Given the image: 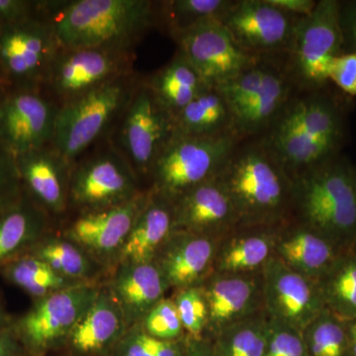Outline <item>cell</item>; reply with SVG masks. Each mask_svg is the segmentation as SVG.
<instances>
[{"label": "cell", "instance_id": "28", "mask_svg": "<svg viewBox=\"0 0 356 356\" xmlns=\"http://www.w3.org/2000/svg\"><path fill=\"white\" fill-rule=\"evenodd\" d=\"M291 81L280 70L271 69L261 88L247 102L231 109L238 135H254L271 127L291 99Z\"/></svg>", "mask_w": 356, "mask_h": 356}, {"label": "cell", "instance_id": "26", "mask_svg": "<svg viewBox=\"0 0 356 356\" xmlns=\"http://www.w3.org/2000/svg\"><path fill=\"white\" fill-rule=\"evenodd\" d=\"M49 217L25 191L0 206V268L29 252L49 233Z\"/></svg>", "mask_w": 356, "mask_h": 356}, {"label": "cell", "instance_id": "49", "mask_svg": "<svg viewBox=\"0 0 356 356\" xmlns=\"http://www.w3.org/2000/svg\"><path fill=\"white\" fill-rule=\"evenodd\" d=\"M14 318H15L11 314H9L3 301L0 298V332L10 329L13 327Z\"/></svg>", "mask_w": 356, "mask_h": 356}, {"label": "cell", "instance_id": "22", "mask_svg": "<svg viewBox=\"0 0 356 356\" xmlns=\"http://www.w3.org/2000/svg\"><path fill=\"white\" fill-rule=\"evenodd\" d=\"M343 252L329 238L298 220L278 227L274 257L312 280L317 281Z\"/></svg>", "mask_w": 356, "mask_h": 356}, {"label": "cell", "instance_id": "12", "mask_svg": "<svg viewBox=\"0 0 356 356\" xmlns=\"http://www.w3.org/2000/svg\"><path fill=\"white\" fill-rule=\"evenodd\" d=\"M170 35L177 44L178 53L208 88L224 86L261 60L243 50L219 19L206 20Z\"/></svg>", "mask_w": 356, "mask_h": 356}, {"label": "cell", "instance_id": "27", "mask_svg": "<svg viewBox=\"0 0 356 356\" xmlns=\"http://www.w3.org/2000/svg\"><path fill=\"white\" fill-rule=\"evenodd\" d=\"M278 227L238 226L222 236L215 273H261L274 257Z\"/></svg>", "mask_w": 356, "mask_h": 356}, {"label": "cell", "instance_id": "9", "mask_svg": "<svg viewBox=\"0 0 356 356\" xmlns=\"http://www.w3.org/2000/svg\"><path fill=\"white\" fill-rule=\"evenodd\" d=\"M99 286L81 284L36 300L13 330L26 355L47 356L65 348L70 334L95 301Z\"/></svg>", "mask_w": 356, "mask_h": 356}, {"label": "cell", "instance_id": "52", "mask_svg": "<svg viewBox=\"0 0 356 356\" xmlns=\"http://www.w3.org/2000/svg\"><path fill=\"white\" fill-rule=\"evenodd\" d=\"M22 356H29V355H26V353H25V355H22Z\"/></svg>", "mask_w": 356, "mask_h": 356}, {"label": "cell", "instance_id": "25", "mask_svg": "<svg viewBox=\"0 0 356 356\" xmlns=\"http://www.w3.org/2000/svg\"><path fill=\"white\" fill-rule=\"evenodd\" d=\"M173 232V204L149 191V200L136 220L114 266L153 262Z\"/></svg>", "mask_w": 356, "mask_h": 356}, {"label": "cell", "instance_id": "40", "mask_svg": "<svg viewBox=\"0 0 356 356\" xmlns=\"http://www.w3.org/2000/svg\"><path fill=\"white\" fill-rule=\"evenodd\" d=\"M264 356H307L302 332L268 318Z\"/></svg>", "mask_w": 356, "mask_h": 356}, {"label": "cell", "instance_id": "47", "mask_svg": "<svg viewBox=\"0 0 356 356\" xmlns=\"http://www.w3.org/2000/svg\"><path fill=\"white\" fill-rule=\"evenodd\" d=\"M185 356H214L213 355L212 341L210 339L189 341L188 348H187Z\"/></svg>", "mask_w": 356, "mask_h": 356}, {"label": "cell", "instance_id": "15", "mask_svg": "<svg viewBox=\"0 0 356 356\" xmlns=\"http://www.w3.org/2000/svg\"><path fill=\"white\" fill-rule=\"evenodd\" d=\"M299 18L266 0H238L232 2L219 20L243 50L261 58L288 51Z\"/></svg>", "mask_w": 356, "mask_h": 356}, {"label": "cell", "instance_id": "8", "mask_svg": "<svg viewBox=\"0 0 356 356\" xmlns=\"http://www.w3.org/2000/svg\"><path fill=\"white\" fill-rule=\"evenodd\" d=\"M339 11V0H320L313 13L295 25L287 51L290 70L311 92L325 88L334 60L346 53Z\"/></svg>", "mask_w": 356, "mask_h": 356}, {"label": "cell", "instance_id": "39", "mask_svg": "<svg viewBox=\"0 0 356 356\" xmlns=\"http://www.w3.org/2000/svg\"><path fill=\"white\" fill-rule=\"evenodd\" d=\"M140 325L149 336L163 341H178L186 337L173 299L161 300Z\"/></svg>", "mask_w": 356, "mask_h": 356}, {"label": "cell", "instance_id": "1", "mask_svg": "<svg viewBox=\"0 0 356 356\" xmlns=\"http://www.w3.org/2000/svg\"><path fill=\"white\" fill-rule=\"evenodd\" d=\"M324 89L290 99L264 140L292 180L341 154L346 113L341 103Z\"/></svg>", "mask_w": 356, "mask_h": 356}, {"label": "cell", "instance_id": "19", "mask_svg": "<svg viewBox=\"0 0 356 356\" xmlns=\"http://www.w3.org/2000/svg\"><path fill=\"white\" fill-rule=\"evenodd\" d=\"M222 238L208 234L173 232L154 261L170 289L202 286L215 273Z\"/></svg>", "mask_w": 356, "mask_h": 356}, {"label": "cell", "instance_id": "3", "mask_svg": "<svg viewBox=\"0 0 356 356\" xmlns=\"http://www.w3.org/2000/svg\"><path fill=\"white\" fill-rule=\"evenodd\" d=\"M149 0L56 1L51 20L60 48L134 51L156 20Z\"/></svg>", "mask_w": 356, "mask_h": 356}, {"label": "cell", "instance_id": "21", "mask_svg": "<svg viewBox=\"0 0 356 356\" xmlns=\"http://www.w3.org/2000/svg\"><path fill=\"white\" fill-rule=\"evenodd\" d=\"M23 189L49 216L60 215L70 207L72 166L47 146L16 156Z\"/></svg>", "mask_w": 356, "mask_h": 356}, {"label": "cell", "instance_id": "17", "mask_svg": "<svg viewBox=\"0 0 356 356\" xmlns=\"http://www.w3.org/2000/svg\"><path fill=\"white\" fill-rule=\"evenodd\" d=\"M149 197V189L121 205L79 214L63 236L83 248L103 266H115Z\"/></svg>", "mask_w": 356, "mask_h": 356}, {"label": "cell", "instance_id": "33", "mask_svg": "<svg viewBox=\"0 0 356 356\" xmlns=\"http://www.w3.org/2000/svg\"><path fill=\"white\" fill-rule=\"evenodd\" d=\"M317 282L325 308L343 320L356 318V248L339 255Z\"/></svg>", "mask_w": 356, "mask_h": 356}, {"label": "cell", "instance_id": "45", "mask_svg": "<svg viewBox=\"0 0 356 356\" xmlns=\"http://www.w3.org/2000/svg\"><path fill=\"white\" fill-rule=\"evenodd\" d=\"M266 1L283 13L296 16V17H305L310 15L318 3L315 0H266Z\"/></svg>", "mask_w": 356, "mask_h": 356}, {"label": "cell", "instance_id": "36", "mask_svg": "<svg viewBox=\"0 0 356 356\" xmlns=\"http://www.w3.org/2000/svg\"><path fill=\"white\" fill-rule=\"evenodd\" d=\"M232 0H170L161 2V14L170 34L182 32L206 20L220 19Z\"/></svg>", "mask_w": 356, "mask_h": 356}, {"label": "cell", "instance_id": "11", "mask_svg": "<svg viewBox=\"0 0 356 356\" xmlns=\"http://www.w3.org/2000/svg\"><path fill=\"white\" fill-rule=\"evenodd\" d=\"M134 51L60 48L44 90L50 91L60 107L110 81L134 74Z\"/></svg>", "mask_w": 356, "mask_h": 356}, {"label": "cell", "instance_id": "32", "mask_svg": "<svg viewBox=\"0 0 356 356\" xmlns=\"http://www.w3.org/2000/svg\"><path fill=\"white\" fill-rule=\"evenodd\" d=\"M0 275L7 282L20 288L34 301L83 284L60 275L48 264L29 252L4 264L0 268Z\"/></svg>", "mask_w": 356, "mask_h": 356}, {"label": "cell", "instance_id": "44", "mask_svg": "<svg viewBox=\"0 0 356 356\" xmlns=\"http://www.w3.org/2000/svg\"><path fill=\"white\" fill-rule=\"evenodd\" d=\"M339 21L346 53H356V0L341 1Z\"/></svg>", "mask_w": 356, "mask_h": 356}, {"label": "cell", "instance_id": "23", "mask_svg": "<svg viewBox=\"0 0 356 356\" xmlns=\"http://www.w3.org/2000/svg\"><path fill=\"white\" fill-rule=\"evenodd\" d=\"M127 331L120 307L108 288L102 287L92 305L70 334L65 348L72 356H112Z\"/></svg>", "mask_w": 356, "mask_h": 356}, {"label": "cell", "instance_id": "31", "mask_svg": "<svg viewBox=\"0 0 356 356\" xmlns=\"http://www.w3.org/2000/svg\"><path fill=\"white\" fill-rule=\"evenodd\" d=\"M27 252L39 257L60 275L83 284H93L104 267L64 236L48 233Z\"/></svg>", "mask_w": 356, "mask_h": 356}, {"label": "cell", "instance_id": "24", "mask_svg": "<svg viewBox=\"0 0 356 356\" xmlns=\"http://www.w3.org/2000/svg\"><path fill=\"white\" fill-rule=\"evenodd\" d=\"M106 287L123 312L128 329L140 324L170 290L154 261L119 264Z\"/></svg>", "mask_w": 356, "mask_h": 356}, {"label": "cell", "instance_id": "34", "mask_svg": "<svg viewBox=\"0 0 356 356\" xmlns=\"http://www.w3.org/2000/svg\"><path fill=\"white\" fill-rule=\"evenodd\" d=\"M266 311L226 327L212 339L214 356H264L267 334Z\"/></svg>", "mask_w": 356, "mask_h": 356}, {"label": "cell", "instance_id": "2", "mask_svg": "<svg viewBox=\"0 0 356 356\" xmlns=\"http://www.w3.org/2000/svg\"><path fill=\"white\" fill-rule=\"evenodd\" d=\"M238 226L280 227L293 219V180L266 143L236 146L218 175Z\"/></svg>", "mask_w": 356, "mask_h": 356}, {"label": "cell", "instance_id": "16", "mask_svg": "<svg viewBox=\"0 0 356 356\" xmlns=\"http://www.w3.org/2000/svg\"><path fill=\"white\" fill-rule=\"evenodd\" d=\"M267 317L302 332L325 306L318 282L273 257L262 269Z\"/></svg>", "mask_w": 356, "mask_h": 356}, {"label": "cell", "instance_id": "18", "mask_svg": "<svg viewBox=\"0 0 356 356\" xmlns=\"http://www.w3.org/2000/svg\"><path fill=\"white\" fill-rule=\"evenodd\" d=\"M207 300V339L222 330L264 311L262 271L252 273H214L202 285Z\"/></svg>", "mask_w": 356, "mask_h": 356}, {"label": "cell", "instance_id": "5", "mask_svg": "<svg viewBox=\"0 0 356 356\" xmlns=\"http://www.w3.org/2000/svg\"><path fill=\"white\" fill-rule=\"evenodd\" d=\"M236 132L207 137L173 134L149 173V191L175 202L185 192L215 179L238 146Z\"/></svg>", "mask_w": 356, "mask_h": 356}, {"label": "cell", "instance_id": "42", "mask_svg": "<svg viewBox=\"0 0 356 356\" xmlns=\"http://www.w3.org/2000/svg\"><path fill=\"white\" fill-rule=\"evenodd\" d=\"M51 1L34 0H0V26L14 24L20 21L47 13Z\"/></svg>", "mask_w": 356, "mask_h": 356}, {"label": "cell", "instance_id": "6", "mask_svg": "<svg viewBox=\"0 0 356 356\" xmlns=\"http://www.w3.org/2000/svg\"><path fill=\"white\" fill-rule=\"evenodd\" d=\"M138 84L134 74H128L58 107L51 147L72 168L120 120Z\"/></svg>", "mask_w": 356, "mask_h": 356}, {"label": "cell", "instance_id": "4", "mask_svg": "<svg viewBox=\"0 0 356 356\" xmlns=\"http://www.w3.org/2000/svg\"><path fill=\"white\" fill-rule=\"evenodd\" d=\"M293 219L329 238L339 250L356 248L355 165L339 154L293 178Z\"/></svg>", "mask_w": 356, "mask_h": 356}, {"label": "cell", "instance_id": "10", "mask_svg": "<svg viewBox=\"0 0 356 356\" xmlns=\"http://www.w3.org/2000/svg\"><path fill=\"white\" fill-rule=\"evenodd\" d=\"M140 192L139 177L114 147L77 161L70 170L69 203L79 214L121 205Z\"/></svg>", "mask_w": 356, "mask_h": 356}, {"label": "cell", "instance_id": "51", "mask_svg": "<svg viewBox=\"0 0 356 356\" xmlns=\"http://www.w3.org/2000/svg\"><path fill=\"white\" fill-rule=\"evenodd\" d=\"M355 175H356V165H355Z\"/></svg>", "mask_w": 356, "mask_h": 356}, {"label": "cell", "instance_id": "38", "mask_svg": "<svg viewBox=\"0 0 356 356\" xmlns=\"http://www.w3.org/2000/svg\"><path fill=\"white\" fill-rule=\"evenodd\" d=\"M172 299L187 339L189 341L208 339L209 312L202 286L177 290Z\"/></svg>", "mask_w": 356, "mask_h": 356}, {"label": "cell", "instance_id": "48", "mask_svg": "<svg viewBox=\"0 0 356 356\" xmlns=\"http://www.w3.org/2000/svg\"><path fill=\"white\" fill-rule=\"evenodd\" d=\"M346 336H348V356H356V318L346 320Z\"/></svg>", "mask_w": 356, "mask_h": 356}, {"label": "cell", "instance_id": "50", "mask_svg": "<svg viewBox=\"0 0 356 356\" xmlns=\"http://www.w3.org/2000/svg\"><path fill=\"white\" fill-rule=\"evenodd\" d=\"M10 90L11 88H9L8 84H7L6 81L0 76V104H1L2 102L6 99L7 95H8L9 91Z\"/></svg>", "mask_w": 356, "mask_h": 356}, {"label": "cell", "instance_id": "14", "mask_svg": "<svg viewBox=\"0 0 356 356\" xmlns=\"http://www.w3.org/2000/svg\"><path fill=\"white\" fill-rule=\"evenodd\" d=\"M58 110L43 90L11 89L0 104V143L15 156L51 146Z\"/></svg>", "mask_w": 356, "mask_h": 356}, {"label": "cell", "instance_id": "41", "mask_svg": "<svg viewBox=\"0 0 356 356\" xmlns=\"http://www.w3.org/2000/svg\"><path fill=\"white\" fill-rule=\"evenodd\" d=\"M16 156L0 143V206L23 193Z\"/></svg>", "mask_w": 356, "mask_h": 356}, {"label": "cell", "instance_id": "30", "mask_svg": "<svg viewBox=\"0 0 356 356\" xmlns=\"http://www.w3.org/2000/svg\"><path fill=\"white\" fill-rule=\"evenodd\" d=\"M156 100L175 116L208 88L198 72L179 53L147 83Z\"/></svg>", "mask_w": 356, "mask_h": 356}, {"label": "cell", "instance_id": "35", "mask_svg": "<svg viewBox=\"0 0 356 356\" xmlns=\"http://www.w3.org/2000/svg\"><path fill=\"white\" fill-rule=\"evenodd\" d=\"M307 356H348L346 321L329 309L302 331Z\"/></svg>", "mask_w": 356, "mask_h": 356}, {"label": "cell", "instance_id": "7", "mask_svg": "<svg viewBox=\"0 0 356 356\" xmlns=\"http://www.w3.org/2000/svg\"><path fill=\"white\" fill-rule=\"evenodd\" d=\"M0 26V76L11 89L43 90L60 51L51 10Z\"/></svg>", "mask_w": 356, "mask_h": 356}, {"label": "cell", "instance_id": "43", "mask_svg": "<svg viewBox=\"0 0 356 356\" xmlns=\"http://www.w3.org/2000/svg\"><path fill=\"white\" fill-rule=\"evenodd\" d=\"M330 81L346 95L356 96V53H344L334 60Z\"/></svg>", "mask_w": 356, "mask_h": 356}, {"label": "cell", "instance_id": "20", "mask_svg": "<svg viewBox=\"0 0 356 356\" xmlns=\"http://www.w3.org/2000/svg\"><path fill=\"white\" fill-rule=\"evenodd\" d=\"M172 204L175 231L224 236L240 225L231 197L218 177L185 192Z\"/></svg>", "mask_w": 356, "mask_h": 356}, {"label": "cell", "instance_id": "37", "mask_svg": "<svg viewBox=\"0 0 356 356\" xmlns=\"http://www.w3.org/2000/svg\"><path fill=\"white\" fill-rule=\"evenodd\" d=\"M188 339L163 341L149 336L140 324L128 329L112 353V356H185Z\"/></svg>", "mask_w": 356, "mask_h": 356}, {"label": "cell", "instance_id": "46", "mask_svg": "<svg viewBox=\"0 0 356 356\" xmlns=\"http://www.w3.org/2000/svg\"><path fill=\"white\" fill-rule=\"evenodd\" d=\"M25 351L14 334L13 327L0 332V356H22Z\"/></svg>", "mask_w": 356, "mask_h": 356}, {"label": "cell", "instance_id": "29", "mask_svg": "<svg viewBox=\"0 0 356 356\" xmlns=\"http://www.w3.org/2000/svg\"><path fill=\"white\" fill-rule=\"evenodd\" d=\"M175 133L207 137L236 132L228 103L217 88H208L173 116Z\"/></svg>", "mask_w": 356, "mask_h": 356}, {"label": "cell", "instance_id": "13", "mask_svg": "<svg viewBox=\"0 0 356 356\" xmlns=\"http://www.w3.org/2000/svg\"><path fill=\"white\" fill-rule=\"evenodd\" d=\"M120 123L119 151L139 179L149 177L154 161L175 134L172 115L159 104L147 83H139Z\"/></svg>", "mask_w": 356, "mask_h": 356}]
</instances>
